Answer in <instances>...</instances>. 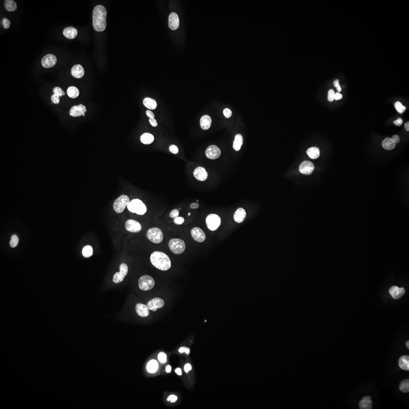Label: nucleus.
I'll return each mask as SVG.
<instances>
[{
  "label": "nucleus",
  "instance_id": "1",
  "mask_svg": "<svg viewBox=\"0 0 409 409\" xmlns=\"http://www.w3.org/2000/svg\"><path fill=\"white\" fill-rule=\"evenodd\" d=\"M107 11L106 8L102 5H97L95 7L93 12V25L95 31L102 32L106 26Z\"/></svg>",
  "mask_w": 409,
  "mask_h": 409
},
{
  "label": "nucleus",
  "instance_id": "2",
  "mask_svg": "<svg viewBox=\"0 0 409 409\" xmlns=\"http://www.w3.org/2000/svg\"><path fill=\"white\" fill-rule=\"evenodd\" d=\"M150 260L152 264L159 270L166 271L171 268L170 259L166 254L163 252H153L150 255Z\"/></svg>",
  "mask_w": 409,
  "mask_h": 409
},
{
  "label": "nucleus",
  "instance_id": "3",
  "mask_svg": "<svg viewBox=\"0 0 409 409\" xmlns=\"http://www.w3.org/2000/svg\"><path fill=\"white\" fill-rule=\"evenodd\" d=\"M129 211L136 214L143 215L146 213L147 207L142 201L139 199H134L127 206Z\"/></svg>",
  "mask_w": 409,
  "mask_h": 409
},
{
  "label": "nucleus",
  "instance_id": "4",
  "mask_svg": "<svg viewBox=\"0 0 409 409\" xmlns=\"http://www.w3.org/2000/svg\"><path fill=\"white\" fill-rule=\"evenodd\" d=\"M169 248L173 253L179 255L185 251L186 244L181 239L173 238L171 239L169 243Z\"/></svg>",
  "mask_w": 409,
  "mask_h": 409
},
{
  "label": "nucleus",
  "instance_id": "5",
  "mask_svg": "<svg viewBox=\"0 0 409 409\" xmlns=\"http://www.w3.org/2000/svg\"><path fill=\"white\" fill-rule=\"evenodd\" d=\"M147 238L152 242L159 244L163 241V232L160 228L153 227L149 229L147 233Z\"/></svg>",
  "mask_w": 409,
  "mask_h": 409
},
{
  "label": "nucleus",
  "instance_id": "6",
  "mask_svg": "<svg viewBox=\"0 0 409 409\" xmlns=\"http://www.w3.org/2000/svg\"><path fill=\"white\" fill-rule=\"evenodd\" d=\"M129 203V197L126 195H122L114 202L113 209L117 213H122Z\"/></svg>",
  "mask_w": 409,
  "mask_h": 409
},
{
  "label": "nucleus",
  "instance_id": "7",
  "mask_svg": "<svg viewBox=\"0 0 409 409\" xmlns=\"http://www.w3.org/2000/svg\"><path fill=\"white\" fill-rule=\"evenodd\" d=\"M139 284V288L141 290L147 291L154 288L155 282L153 278L150 276L145 275L140 278Z\"/></svg>",
  "mask_w": 409,
  "mask_h": 409
},
{
  "label": "nucleus",
  "instance_id": "8",
  "mask_svg": "<svg viewBox=\"0 0 409 409\" xmlns=\"http://www.w3.org/2000/svg\"><path fill=\"white\" fill-rule=\"evenodd\" d=\"M207 227L211 231H215L221 225V220L218 215L211 214L208 215L206 219Z\"/></svg>",
  "mask_w": 409,
  "mask_h": 409
},
{
  "label": "nucleus",
  "instance_id": "9",
  "mask_svg": "<svg viewBox=\"0 0 409 409\" xmlns=\"http://www.w3.org/2000/svg\"><path fill=\"white\" fill-rule=\"evenodd\" d=\"M119 269L120 272L116 273L113 276V281L115 283L122 281L128 272V266L125 263H122L120 266Z\"/></svg>",
  "mask_w": 409,
  "mask_h": 409
},
{
  "label": "nucleus",
  "instance_id": "10",
  "mask_svg": "<svg viewBox=\"0 0 409 409\" xmlns=\"http://www.w3.org/2000/svg\"><path fill=\"white\" fill-rule=\"evenodd\" d=\"M125 227L127 231L132 233H137L142 229L141 224L136 220H129L125 223Z\"/></svg>",
  "mask_w": 409,
  "mask_h": 409
},
{
  "label": "nucleus",
  "instance_id": "11",
  "mask_svg": "<svg viewBox=\"0 0 409 409\" xmlns=\"http://www.w3.org/2000/svg\"><path fill=\"white\" fill-rule=\"evenodd\" d=\"M205 155L209 159L215 160L220 157L221 155V151L220 149L216 145H211L206 149Z\"/></svg>",
  "mask_w": 409,
  "mask_h": 409
},
{
  "label": "nucleus",
  "instance_id": "12",
  "mask_svg": "<svg viewBox=\"0 0 409 409\" xmlns=\"http://www.w3.org/2000/svg\"><path fill=\"white\" fill-rule=\"evenodd\" d=\"M57 59L55 55L48 54L44 56L41 60L42 65L45 68H52L56 65Z\"/></svg>",
  "mask_w": 409,
  "mask_h": 409
},
{
  "label": "nucleus",
  "instance_id": "13",
  "mask_svg": "<svg viewBox=\"0 0 409 409\" xmlns=\"http://www.w3.org/2000/svg\"><path fill=\"white\" fill-rule=\"evenodd\" d=\"M165 305L163 300L160 298H155L149 301L147 303V306L149 310L155 311L158 308H161Z\"/></svg>",
  "mask_w": 409,
  "mask_h": 409
},
{
  "label": "nucleus",
  "instance_id": "14",
  "mask_svg": "<svg viewBox=\"0 0 409 409\" xmlns=\"http://www.w3.org/2000/svg\"><path fill=\"white\" fill-rule=\"evenodd\" d=\"M191 235L193 238L197 242L202 243L205 240V233L201 228L198 227L193 228L191 231Z\"/></svg>",
  "mask_w": 409,
  "mask_h": 409
},
{
  "label": "nucleus",
  "instance_id": "15",
  "mask_svg": "<svg viewBox=\"0 0 409 409\" xmlns=\"http://www.w3.org/2000/svg\"><path fill=\"white\" fill-rule=\"evenodd\" d=\"M87 112L86 107L82 104L73 106L70 110V115L74 117L85 116V113Z\"/></svg>",
  "mask_w": 409,
  "mask_h": 409
},
{
  "label": "nucleus",
  "instance_id": "16",
  "mask_svg": "<svg viewBox=\"0 0 409 409\" xmlns=\"http://www.w3.org/2000/svg\"><path fill=\"white\" fill-rule=\"evenodd\" d=\"M314 169L313 164L309 161H305L301 164L299 166V171L302 174L309 175L312 174Z\"/></svg>",
  "mask_w": 409,
  "mask_h": 409
},
{
  "label": "nucleus",
  "instance_id": "17",
  "mask_svg": "<svg viewBox=\"0 0 409 409\" xmlns=\"http://www.w3.org/2000/svg\"><path fill=\"white\" fill-rule=\"evenodd\" d=\"M179 20L177 14L174 12L171 13L169 16V28L171 30H176L179 27Z\"/></svg>",
  "mask_w": 409,
  "mask_h": 409
},
{
  "label": "nucleus",
  "instance_id": "18",
  "mask_svg": "<svg viewBox=\"0 0 409 409\" xmlns=\"http://www.w3.org/2000/svg\"><path fill=\"white\" fill-rule=\"evenodd\" d=\"M193 174L196 179L200 181H205L208 176L205 169L202 167H199L195 169Z\"/></svg>",
  "mask_w": 409,
  "mask_h": 409
},
{
  "label": "nucleus",
  "instance_id": "19",
  "mask_svg": "<svg viewBox=\"0 0 409 409\" xmlns=\"http://www.w3.org/2000/svg\"><path fill=\"white\" fill-rule=\"evenodd\" d=\"M71 73L73 76L75 78H82L85 74L84 68L80 64H76L72 68Z\"/></svg>",
  "mask_w": 409,
  "mask_h": 409
},
{
  "label": "nucleus",
  "instance_id": "20",
  "mask_svg": "<svg viewBox=\"0 0 409 409\" xmlns=\"http://www.w3.org/2000/svg\"><path fill=\"white\" fill-rule=\"evenodd\" d=\"M405 290L403 288H399L397 286H393L390 288V293L394 299H399L405 294Z\"/></svg>",
  "mask_w": 409,
  "mask_h": 409
},
{
  "label": "nucleus",
  "instance_id": "21",
  "mask_svg": "<svg viewBox=\"0 0 409 409\" xmlns=\"http://www.w3.org/2000/svg\"><path fill=\"white\" fill-rule=\"evenodd\" d=\"M136 313L141 317H146L149 314V311L147 306L141 303H138L136 305Z\"/></svg>",
  "mask_w": 409,
  "mask_h": 409
},
{
  "label": "nucleus",
  "instance_id": "22",
  "mask_svg": "<svg viewBox=\"0 0 409 409\" xmlns=\"http://www.w3.org/2000/svg\"><path fill=\"white\" fill-rule=\"evenodd\" d=\"M246 216V213L243 208H239L237 210L234 215V219L236 222L240 223L244 220Z\"/></svg>",
  "mask_w": 409,
  "mask_h": 409
},
{
  "label": "nucleus",
  "instance_id": "23",
  "mask_svg": "<svg viewBox=\"0 0 409 409\" xmlns=\"http://www.w3.org/2000/svg\"><path fill=\"white\" fill-rule=\"evenodd\" d=\"M78 34V32L76 29L72 27H66L64 29L63 34L66 38L69 39H73L75 38Z\"/></svg>",
  "mask_w": 409,
  "mask_h": 409
},
{
  "label": "nucleus",
  "instance_id": "24",
  "mask_svg": "<svg viewBox=\"0 0 409 409\" xmlns=\"http://www.w3.org/2000/svg\"><path fill=\"white\" fill-rule=\"evenodd\" d=\"M211 118L209 115L203 116L200 120L201 127L204 130L209 129L211 126Z\"/></svg>",
  "mask_w": 409,
  "mask_h": 409
},
{
  "label": "nucleus",
  "instance_id": "25",
  "mask_svg": "<svg viewBox=\"0 0 409 409\" xmlns=\"http://www.w3.org/2000/svg\"><path fill=\"white\" fill-rule=\"evenodd\" d=\"M372 401L371 396H365L363 398L362 400L360 401L359 406L361 409H371L372 408Z\"/></svg>",
  "mask_w": 409,
  "mask_h": 409
},
{
  "label": "nucleus",
  "instance_id": "26",
  "mask_svg": "<svg viewBox=\"0 0 409 409\" xmlns=\"http://www.w3.org/2000/svg\"><path fill=\"white\" fill-rule=\"evenodd\" d=\"M400 367L406 371L409 370V357L404 355L401 357L399 362Z\"/></svg>",
  "mask_w": 409,
  "mask_h": 409
},
{
  "label": "nucleus",
  "instance_id": "27",
  "mask_svg": "<svg viewBox=\"0 0 409 409\" xmlns=\"http://www.w3.org/2000/svg\"><path fill=\"white\" fill-rule=\"evenodd\" d=\"M382 146L387 150H391L395 148L396 143L393 139L390 138H387L382 142Z\"/></svg>",
  "mask_w": 409,
  "mask_h": 409
},
{
  "label": "nucleus",
  "instance_id": "28",
  "mask_svg": "<svg viewBox=\"0 0 409 409\" xmlns=\"http://www.w3.org/2000/svg\"><path fill=\"white\" fill-rule=\"evenodd\" d=\"M143 104L147 108L150 110H154L157 106L156 101L154 99L147 97L144 99Z\"/></svg>",
  "mask_w": 409,
  "mask_h": 409
},
{
  "label": "nucleus",
  "instance_id": "29",
  "mask_svg": "<svg viewBox=\"0 0 409 409\" xmlns=\"http://www.w3.org/2000/svg\"><path fill=\"white\" fill-rule=\"evenodd\" d=\"M307 152L309 157L313 159H316L320 156L319 149L318 147H310L308 149Z\"/></svg>",
  "mask_w": 409,
  "mask_h": 409
},
{
  "label": "nucleus",
  "instance_id": "30",
  "mask_svg": "<svg viewBox=\"0 0 409 409\" xmlns=\"http://www.w3.org/2000/svg\"><path fill=\"white\" fill-rule=\"evenodd\" d=\"M4 7L7 11L12 12L16 10L17 5L15 1L13 0H6L4 1Z\"/></svg>",
  "mask_w": 409,
  "mask_h": 409
},
{
  "label": "nucleus",
  "instance_id": "31",
  "mask_svg": "<svg viewBox=\"0 0 409 409\" xmlns=\"http://www.w3.org/2000/svg\"><path fill=\"white\" fill-rule=\"evenodd\" d=\"M243 136L241 134H237L236 135L233 142V148L237 151L240 150L241 147L243 144Z\"/></svg>",
  "mask_w": 409,
  "mask_h": 409
},
{
  "label": "nucleus",
  "instance_id": "32",
  "mask_svg": "<svg viewBox=\"0 0 409 409\" xmlns=\"http://www.w3.org/2000/svg\"><path fill=\"white\" fill-rule=\"evenodd\" d=\"M154 137L152 134L149 133L143 134L141 137V141L145 145H149L153 142Z\"/></svg>",
  "mask_w": 409,
  "mask_h": 409
},
{
  "label": "nucleus",
  "instance_id": "33",
  "mask_svg": "<svg viewBox=\"0 0 409 409\" xmlns=\"http://www.w3.org/2000/svg\"><path fill=\"white\" fill-rule=\"evenodd\" d=\"M67 93L68 96L72 99L77 98L79 96L80 93L78 88L74 86L68 88Z\"/></svg>",
  "mask_w": 409,
  "mask_h": 409
},
{
  "label": "nucleus",
  "instance_id": "34",
  "mask_svg": "<svg viewBox=\"0 0 409 409\" xmlns=\"http://www.w3.org/2000/svg\"><path fill=\"white\" fill-rule=\"evenodd\" d=\"M158 368V363L155 360H152L149 362L147 364V369L149 373H154L157 371Z\"/></svg>",
  "mask_w": 409,
  "mask_h": 409
},
{
  "label": "nucleus",
  "instance_id": "35",
  "mask_svg": "<svg viewBox=\"0 0 409 409\" xmlns=\"http://www.w3.org/2000/svg\"><path fill=\"white\" fill-rule=\"evenodd\" d=\"M82 255L85 258H89L93 255V248L90 245L85 246L82 250Z\"/></svg>",
  "mask_w": 409,
  "mask_h": 409
},
{
  "label": "nucleus",
  "instance_id": "36",
  "mask_svg": "<svg viewBox=\"0 0 409 409\" xmlns=\"http://www.w3.org/2000/svg\"><path fill=\"white\" fill-rule=\"evenodd\" d=\"M400 390L401 392L406 393L409 391V379H405L401 382L400 385Z\"/></svg>",
  "mask_w": 409,
  "mask_h": 409
},
{
  "label": "nucleus",
  "instance_id": "37",
  "mask_svg": "<svg viewBox=\"0 0 409 409\" xmlns=\"http://www.w3.org/2000/svg\"><path fill=\"white\" fill-rule=\"evenodd\" d=\"M395 107L396 110L400 113H402L406 110V107L403 106L401 103L399 101L396 102L395 104Z\"/></svg>",
  "mask_w": 409,
  "mask_h": 409
},
{
  "label": "nucleus",
  "instance_id": "38",
  "mask_svg": "<svg viewBox=\"0 0 409 409\" xmlns=\"http://www.w3.org/2000/svg\"><path fill=\"white\" fill-rule=\"evenodd\" d=\"M18 242H19V239H18L17 235H12L10 243V246L12 248L16 247V246H17Z\"/></svg>",
  "mask_w": 409,
  "mask_h": 409
},
{
  "label": "nucleus",
  "instance_id": "39",
  "mask_svg": "<svg viewBox=\"0 0 409 409\" xmlns=\"http://www.w3.org/2000/svg\"><path fill=\"white\" fill-rule=\"evenodd\" d=\"M53 93L57 95L60 97H62L65 95L63 90L59 87H56L53 88Z\"/></svg>",
  "mask_w": 409,
  "mask_h": 409
},
{
  "label": "nucleus",
  "instance_id": "40",
  "mask_svg": "<svg viewBox=\"0 0 409 409\" xmlns=\"http://www.w3.org/2000/svg\"><path fill=\"white\" fill-rule=\"evenodd\" d=\"M335 93L334 90L331 89L329 90L328 94V100L329 102H332L335 99Z\"/></svg>",
  "mask_w": 409,
  "mask_h": 409
},
{
  "label": "nucleus",
  "instance_id": "41",
  "mask_svg": "<svg viewBox=\"0 0 409 409\" xmlns=\"http://www.w3.org/2000/svg\"><path fill=\"white\" fill-rule=\"evenodd\" d=\"M158 360L161 363H165L167 360V356L165 353L161 352L158 355Z\"/></svg>",
  "mask_w": 409,
  "mask_h": 409
},
{
  "label": "nucleus",
  "instance_id": "42",
  "mask_svg": "<svg viewBox=\"0 0 409 409\" xmlns=\"http://www.w3.org/2000/svg\"><path fill=\"white\" fill-rule=\"evenodd\" d=\"M51 99L52 102L56 104H58L60 102V97L56 94H53L52 95Z\"/></svg>",
  "mask_w": 409,
  "mask_h": 409
},
{
  "label": "nucleus",
  "instance_id": "43",
  "mask_svg": "<svg viewBox=\"0 0 409 409\" xmlns=\"http://www.w3.org/2000/svg\"><path fill=\"white\" fill-rule=\"evenodd\" d=\"M2 24L3 27L5 29H8L10 27V20L6 18H4L3 19Z\"/></svg>",
  "mask_w": 409,
  "mask_h": 409
},
{
  "label": "nucleus",
  "instance_id": "44",
  "mask_svg": "<svg viewBox=\"0 0 409 409\" xmlns=\"http://www.w3.org/2000/svg\"><path fill=\"white\" fill-rule=\"evenodd\" d=\"M179 215V211L178 209H175L171 211L170 213V216L172 218H176L178 217Z\"/></svg>",
  "mask_w": 409,
  "mask_h": 409
},
{
  "label": "nucleus",
  "instance_id": "45",
  "mask_svg": "<svg viewBox=\"0 0 409 409\" xmlns=\"http://www.w3.org/2000/svg\"><path fill=\"white\" fill-rule=\"evenodd\" d=\"M169 151L172 154H176L178 152V149L176 145H171L169 147Z\"/></svg>",
  "mask_w": 409,
  "mask_h": 409
},
{
  "label": "nucleus",
  "instance_id": "46",
  "mask_svg": "<svg viewBox=\"0 0 409 409\" xmlns=\"http://www.w3.org/2000/svg\"><path fill=\"white\" fill-rule=\"evenodd\" d=\"M185 221V219L183 217H178L174 219V222L177 225H181Z\"/></svg>",
  "mask_w": 409,
  "mask_h": 409
},
{
  "label": "nucleus",
  "instance_id": "47",
  "mask_svg": "<svg viewBox=\"0 0 409 409\" xmlns=\"http://www.w3.org/2000/svg\"><path fill=\"white\" fill-rule=\"evenodd\" d=\"M224 115L226 118H228L231 117L232 112L231 110L228 108L225 109L223 111Z\"/></svg>",
  "mask_w": 409,
  "mask_h": 409
},
{
  "label": "nucleus",
  "instance_id": "48",
  "mask_svg": "<svg viewBox=\"0 0 409 409\" xmlns=\"http://www.w3.org/2000/svg\"><path fill=\"white\" fill-rule=\"evenodd\" d=\"M333 85L336 88L337 90L339 93L342 91L341 88L340 84H339V80L338 79L335 80L333 82Z\"/></svg>",
  "mask_w": 409,
  "mask_h": 409
},
{
  "label": "nucleus",
  "instance_id": "49",
  "mask_svg": "<svg viewBox=\"0 0 409 409\" xmlns=\"http://www.w3.org/2000/svg\"><path fill=\"white\" fill-rule=\"evenodd\" d=\"M394 123L396 126H400L403 123L402 119L401 118H399L396 120L394 121Z\"/></svg>",
  "mask_w": 409,
  "mask_h": 409
},
{
  "label": "nucleus",
  "instance_id": "50",
  "mask_svg": "<svg viewBox=\"0 0 409 409\" xmlns=\"http://www.w3.org/2000/svg\"><path fill=\"white\" fill-rule=\"evenodd\" d=\"M149 122L153 127H156L157 126L158 124L156 119L154 118H150L149 119Z\"/></svg>",
  "mask_w": 409,
  "mask_h": 409
},
{
  "label": "nucleus",
  "instance_id": "51",
  "mask_svg": "<svg viewBox=\"0 0 409 409\" xmlns=\"http://www.w3.org/2000/svg\"><path fill=\"white\" fill-rule=\"evenodd\" d=\"M177 399V397L176 396L171 395L169 396L168 398H167V400L169 401H171V402H174L176 401Z\"/></svg>",
  "mask_w": 409,
  "mask_h": 409
},
{
  "label": "nucleus",
  "instance_id": "52",
  "mask_svg": "<svg viewBox=\"0 0 409 409\" xmlns=\"http://www.w3.org/2000/svg\"><path fill=\"white\" fill-rule=\"evenodd\" d=\"M192 369V366L189 364H186L184 367V370L186 373H188L189 371Z\"/></svg>",
  "mask_w": 409,
  "mask_h": 409
},
{
  "label": "nucleus",
  "instance_id": "53",
  "mask_svg": "<svg viewBox=\"0 0 409 409\" xmlns=\"http://www.w3.org/2000/svg\"><path fill=\"white\" fill-rule=\"evenodd\" d=\"M146 115L150 118H154L155 115L150 110H147L146 112Z\"/></svg>",
  "mask_w": 409,
  "mask_h": 409
},
{
  "label": "nucleus",
  "instance_id": "54",
  "mask_svg": "<svg viewBox=\"0 0 409 409\" xmlns=\"http://www.w3.org/2000/svg\"><path fill=\"white\" fill-rule=\"evenodd\" d=\"M392 139H393L395 143H399L400 141V139L399 136L397 135H394L392 136Z\"/></svg>",
  "mask_w": 409,
  "mask_h": 409
},
{
  "label": "nucleus",
  "instance_id": "55",
  "mask_svg": "<svg viewBox=\"0 0 409 409\" xmlns=\"http://www.w3.org/2000/svg\"><path fill=\"white\" fill-rule=\"evenodd\" d=\"M190 207L192 209H198L199 207V205L197 203H193L190 204Z\"/></svg>",
  "mask_w": 409,
  "mask_h": 409
},
{
  "label": "nucleus",
  "instance_id": "56",
  "mask_svg": "<svg viewBox=\"0 0 409 409\" xmlns=\"http://www.w3.org/2000/svg\"><path fill=\"white\" fill-rule=\"evenodd\" d=\"M342 97V95L341 94L338 93L335 94V100H338L341 99Z\"/></svg>",
  "mask_w": 409,
  "mask_h": 409
},
{
  "label": "nucleus",
  "instance_id": "57",
  "mask_svg": "<svg viewBox=\"0 0 409 409\" xmlns=\"http://www.w3.org/2000/svg\"><path fill=\"white\" fill-rule=\"evenodd\" d=\"M175 372L178 375H182V370L179 368H177L175 370Z\"/></svg>",
  "mask_w": 409,
  "mask_h": 409
},
{
  "label": "nucleus",
  "instance_id": "58",
  "mask_svg": "<svg viewBox=\"0 0 409 409\" xmlns=\"http://www.w3.org/2000/svg\"><path fill=\"white\" fill-rule=\"evenodd\" d=\"M166 371L167 373H170L171 371V367L170 365L167 366L166 368Z\"/></svg>",
  "mask_w": 409,
  "mask_h": 409
},
{
  "label": "nucleus",
  "instance_id": "59",
  "mask_svg": "<svg viewBox=\"0 0 409 409\" xmlns=\"http://www.w3.org/2000/svg\"><path fill=\"white\" fill-rule=\"evenodd\" d=\"M405 128L407 131H409V122H408L405 125Z\"/></svg>",
  "mask_w": 409,
  "mask_h": 409
},
{
  "label": "nucleus",
  "instance_id": "60",
  "mask_svg": "<svg viewBox=\"0 0 409 409\" xmlns=\"http://www.w3.org/2000/svg\"><path fill=\"white\" fill-rule=\"evenodd\" d=\"M185 347H181V348H180L179 351H179V352L180 353H183L185 352Z\"/></svg>",
  "mask_w": 409,
  "mask_h": 409
},
{
  "label": "nucleus",
  "instance_id": "61",
  "mask_svg": "<svg viewBox=\"0 0 409 409\" xmlns=\"http://www.w3.org/2000/svg\"><path fill=\"white\" fill-rule=\"evenodd\" d=\"M185 352L188 355L190 353V349L189 348L185 347Z\"/></svg>",
  "mask_w": 409,
  "mask_h": 409
},
{
  "label": "nucleus",
  "instance_id": "62",
  "mask_svg": "<svg viewBox=\"0 0 409 409\" xmlns=\"http://www.w3.org/2000/svg\"><path fill=\"white\" fill-rule=\"evenodd\" d=\"M406 346L408 348V349H409V341H407V342H406Z\"/></svg>",
  "mask_w": 409,
  "mask_h": 409
},
{
  "label": "nucleus",
  "instance_id": "63",
  "mask_svg": "<svg viewBox=\"0 0 409 409\" xmlns=\"http://www.w3.org/2000/svg\"><path fill=\"white\" fill-rule=\"evenodd\" d=\"M188 216H189V215H191V213H188Z\"/></svg>",
  "mask_w": 409,
  "mask_h": 409
},
{
  "label": "nucleus",
  "instance_id": "64",
  "mask_svg": "<svg viewBox=\"0 0 409 409\" xmlns=\"http://www.w3.org/2000/svg\"><path fill=\"white\" fill-rule=\"evenodd\" d=\"M197 202H199V200H197Z\"/></svg>",
  "mask_w": 409,
  "mask_h": 409
}]
</instances>
